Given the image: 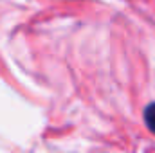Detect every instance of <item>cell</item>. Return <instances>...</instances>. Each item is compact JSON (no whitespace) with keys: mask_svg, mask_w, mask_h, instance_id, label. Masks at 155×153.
<instances>
[{"mask_svg":"<svg viewBox=\"0 0 155 153\" xmlns=\"http://www.w3.org/2000/svg\"><path fill=\"white\" fill-rule=\"evenodd\" d=\"M144 122L155 133V103H152L150 106H146V110H144Z\"/></svg>","mask_w":155,"mask_h":153,"instance_id":"cell-1","label":"cell"}]
</instances>
